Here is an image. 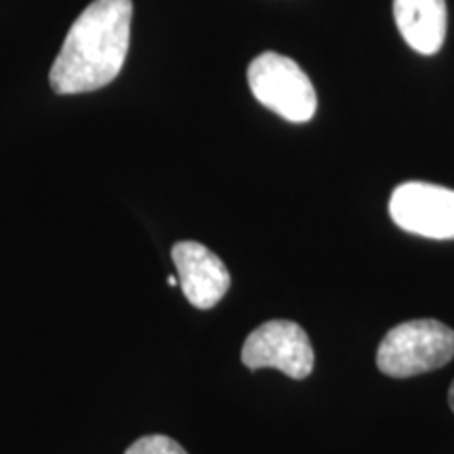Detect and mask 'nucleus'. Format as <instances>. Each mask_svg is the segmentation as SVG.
Masks as SVG:
<instances>
[{
    "mask_svg": "<svg viewBox=\"0 0 454 454\" xmlns=\"http://www.w3.org/2000/svg\"><path fill=\"white\" fill-rule=\"evenodd\" d=\"M133 0H93L76 17L49 81L57 95L104 89L121 74L130 44Z\"/></svg>",
    "mask_w": 454,
    "mask_h": 454,
    "instance_id": "f257e3e1",
    "label": "nucleus"
},
{
    "mask_svg": "<svg viewBox=\"0 0 454 454\" xmlns=\"http://www.w3.org/2000/svg\"><path fill=\"white\" fill-rule=\"evenodd\" d=\"M454 357V331L438 320L402 322L377 349L379 371L394 379L438 371Z\"/></svg>",
    "mask_w": 454,
    "mask_h": 454,
    "instance_id": "f03ea898",
    "label": "nucleus"
},
{
    "mask_svg": "<svg viewBox=\"0 0 454 454\" xmlns=\"http://www.w3.org/2000/svg\"><path fill=\"white\" fill-rule=\"evenodd\" d=\"M248 87L254 99L288 122H308L314 118L317 98L309 76L297 61L274 51L254 57L248 66Z\"/></svg>",
    "mask_w": 454,
    "mask_h": 454,
    "instance_id": "7ed1b4c3",
    "label": "nucleus"
},
{
    "mask_svg": "<svg viewBox=\"0 0 454 454\" xmlns=\"http://www.w3.org/2000/svg\"><path fill=\"white\" fill-rule=\"evenodd\" d=\"M314 348L308 333L291 320H270L248 334L242 348V364L251 371L276 368L303 381L314 371Z\"/></svg>",
    "mask_w": 454,
    "mask_h": 454,
    "instance_id": "20e7f679",
    "label": "nucleus"
},
{
    "mask_svg": "<svg viewBox=\"0 0 454 454\" xmlns=\"http://www.w3.org/2000/svg\"><path fill=\"white\" fill-rule=\"evenodd\" d=\"M389 215L397 227L411 234L450 240L454 238V190L406 181L389 198Z\"/></svg>",
    "mask_w": 454,
    "mask_h": 454,
    "instance_id": "39448f33",
    "label": "nucleus"
},
{
    "mask_svg": "<svg viewBox=\"0 0 454 454\" xmlns=\"http://www.w3.org/2000/svg\"><path fill=\"white\" fill-rule=\"evenodd\" d=\"M177 268L179 286L198 309H211L230 291L231 276L225 263L200 242L181 240L170 251Z\"/></svg>",
    "mask_w": 454,
    "mask_h": 454,
    "instance_id": "423d86ee",
    "label": "nucleus"
},
{
    "mask_svg": "<svg viewBox=\"0 0 454 454\" xmlns=\"http://www.w3.org/2000/svg\"><path fill=\"white\" fill-rule=\"evenodd\" d=\"M402 38L421 55L438 53L446 38V0H394Z\"/></svg>",
    "mask_w": 454,
    "mask_h": 454,
    "instance_id": "0eeeda50",
    "label": "nucleus"
},
{
    "mask_svg": "<svg viewBox=\"0 0 454 454\" xmlns=\"http://www.w3.org/2000/svg\"><path fill=\"white\" fill-rule=\"evenodd\" d=\"M124 454H187L184 446H179L177 442L168 435H144V438L135 440L133 444L127 448Z\"/></svg>",
    "mask_w": 454,
    "mask_h": 454,
    "instance_id": "6e6552de",
    "label": "nucleus"
},
{
    "mask_svg": "<svg viewBox=\"0 0 454 454\" xmlns=\"http://www.w3.org/2000/svg\"><path fill=\"white\" fill-rule=\"evenodd\" d=\"M448 404H450L452 412H454V383L450 385V391H448Z\"/></svg>",
    "mask_w": 454,
    "mask_h": 454,
    "instance_id": "1a4fd4ad",
    "label": "nucleus"
},
{
    "mask_svg": "<svg viewBox=\"0 0 454 454\" xmlns=\"http://www.w3.org/2000/svg\"><path fill=\"white\" fill-rule=\"evenodd\" d=\"M168 286H179V276H168Z\"/></svg>",
    "mask_w": 454,
    "mask_h": 454,
    "instance_id": "9d476101",
    "label": "nucleus"
}]
</instances>
